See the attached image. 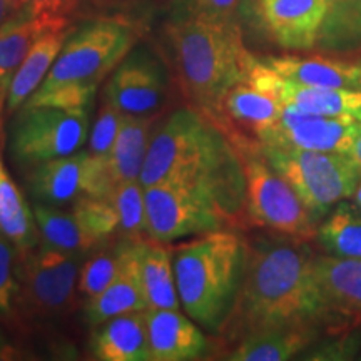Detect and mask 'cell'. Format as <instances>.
<instances>
[{
  "label": "cell",
  "instance_id": "obj_18",
  "mask_svg": "<svg viewBox=\"0 0 361 361\" xmlns=\"http://www.w3.org/2000/svg\"><path fill=\"white\" fill-rule=\"evenodd\" d=\"M264 64L283 79L306 87H345L361 90V66L326 56H271Z\"/></svg>",
  "mask_w": 361,
  "mask_h": 361
},
{
  "label": "cell",
  "instance_id": "obj_11",
  "mask_svg": "<svg viewBox=\"0 0 361 361\" xmlns=\"http://www.w3.org/2000/svg\"><path fill=\"white\" fill-rule=\"evenodd\" d=\"M25 186L35 202L62 207L80 197H109L112 183L107 159L89 151L45 161L25 171Z\"/></svg>",
  "mask_w": 361,
  "mask_h": 361
},
{
  "label": "cell",
  "instance_id": "obj_32",
  "mask_svg": "<svg viewBox=\"0 0 361 361\" xmlns=\"http://www.w3.org/2000/svg\"><path fill=\"white\" fill-rule=\"evenodd\" d=\"M109 200L119 218L117 236L141 239L146 236V194L141 180H126L112 189Z\"/></svg>",
  "mask_w": 361,
  "mask_h": 361
},
{
  "label": "cell",
  "instance_id": "obj_26",
  "mask_svg": "<svg viewBox=\"0 0 361 361\" xmlns=\"http://www.w3.org/2000/svg\"><path fill=\"white\" fill-rule=\"evenodd\" d=\"M0 234L12 241L19 252L32 250L40 243L32 206L25 201L4 162L0 164Z\"/></svg>",
  "mask_w": 361,
  "mask_h": 361
},
{
  "label": "cell",
  "instance_id": "obj_33",
  "mask_svg": "<svg viewBox=\"0 0 361 361\" xmlns=\"http://www.w3.org/2000/svg\"><path fill=\"white\" fill-rule=\"evenodd\" d=\"M72 213L84 228L99 243L117 236L119 218L109 197H80L72 204Z\"/></svg>",
  "mask_w": 361,
  "mask_h": 361
},
{
  "label": "cell",
  "instance_id": "obj_42",
  "mask_svg": "<svg viewBox=\"0 0 361 361\" xmlns=\"http://www.w3.org/2000/svg\"><path fill=\"white\" fill-rule=\"evenodd\" d=\"M329 2V8H335L338 6H341V4H345L346 0H328Z\"/></svg>",
  "mask_w": 361,
  "mask_h": 361
},
{
  "label": "cell",
  "instance_id": "obj_46",
  "mask_svg": "<svg viewBox=\"0 0 361 361\" xmlns=\"http://www.w3.org/2000/svg\"><path fill=\"white\" fill-rule=\"evenodd\" d=\"M96 2H104V0H96Z\"/></svg>",
  "mask_w": 361,
  "mask_h": 361
},
{
  "label": "cell",
  "instance_id": "obj_19",
  "mask_svg": "<svg viewBox=\"0 0 361 361\" xmlns=\"http://www.w3.org/2000/svg\"><path fill=\"white\" fill-rule=\"evenodd\" d=\"M135 243H137V239H130L123 269L117 274L114 281L102 293L90 298L85 303V322L92 328L104 323L106 319L114 318V316L147 310V300L142 286L141 271H139Z\"/></svg>",
  "mask_w": 361,
  "mask_h": 361
},
{
  "label": "cell",
  "instance_id": "obj_27",
  "mask_svg": "<svg viewBox=\"0 0 361 361\" xmlns=\"http://www.w3.org/2000/svg\"><path fill=\"white\" fill-rule=\"evenodd\" d=\"M313 243L324 255L361 259V207L338 202L318 223Z\"/></svg>",
  "mask_w": 361,
  "mask_h": 361
},
{
  "label": "cell",
  "instance_id": "obj_5",
  "mask_svg": "<svg viewBox=\"0 0 361 361\" xmlns=\"http://www.w3.org/2000/svg\"><path fill=\"white\" fill-rule=\"evenodd\" d=\"M245 173V213L247 229L314 241L318 224L293 186L271 166L263 146L252 139L231 141Z\"/></svg>",
  "mask_w": 361,
  "mask_h": 361
},
{
  "label": "cell",
  "instance_id": "obj_16",
  "mask_svg": "<svg viewBox=\"0 0 361 361\" xmlns=\"http://www.w3.org/2000/svg\"><path fill=\"white\" fill-rule=\"evenodd\" d=\"M283 107L281 99L245 78L224 94L213 114L207 117L223 130L229 141H259L261 135L278 123Z\"/></svg>",
  "mask_w": 361,
  "mask_h": 361
},
{
  "label": "cell",
  "instance_id": "obj_29",
  "mask_svg": "<svg viewBox=\"0 0 361 361\" xmlns=\"http://www.w3.org/2000/svg\"><path fill=\"white\" fill-rule=\"evenodd\" d=\"M283 102L308 114L356 117L361 112V90L345 87H306V85H296L286 80Z\"/></svg>",
  "mask_w": 361,
  "mask_h": 361
},
{
  "label": "cell",
  "instance_id": "obj_43",
  "mask_svg": "<svg viewBox=\"0 0 361 361\" xmlns=\"http://www.w3.org/2000/svg\"><path fill=\"white\" fill-rule=\"evenodd\" d=\"M356 123H358V128H360V133H361V112L358 116H356Z\"/></svg>",
  "mask_w": 361,
  "mask_h": 361
},
{
  "label": "cell",
  "instance_id": "obj_37",
  "mask_svg": "<svg viewBox=\"0 0 361 361\" xmlns=\"http://www.w3.org/2000/svg\"><path fill=\"white\" fill-rule=\"evenodd\" d=\"M243 6L245 0H183L178 12L207 20L239 22Z\"/></svg>",
  "mask_w": 361,
  "mask_h": 361
},
{
  "label": "cell",
  "instance_id": "obj_15",
  "mask_svg": "<svg viewBox=\"0 0 361 361\" xmlns=\"http://www.w3.org/2000/svg\"><path fill=\"white\" fill-rule=\"evenodd\" d=\"M313 273L324 326L331 331L361 328V259L316 252Z\"/></svg>",
  "mask_w": 361,
  "mask_h": 361
},
{
  "label": "cell",
  "instance_id": "obj_14",
  "mask_svg": "<svg viewBox=\"0 0 361 361\" xmlns=\"http://www.w3.org/2000/svg\"><path fill=\"white\" fill-rule=\"evenodd\" d=\"M358 134L356 117L308 114L295 106L284 104L278 123L261 135L259 142L263 146L348 154Z\"/></svg>",
  "mask_w": 361,
  "mask_h": 361
},
{
  "label": "cell",
  "instance_id": "obj_35",
  "mask_svg": "<svg viewBox=\"0 0 361 361\" xmlns=\"http://www.w3.org/2000/svg\"><path fill=\"white\" fill-rule=\"evenodd\" d=\"M19 251L12 241L0 234V316L11 318L16 306L19 279H17Z\"/></svg>",
  "mask_w": 361,
  "mask_h": 361
},
{
  "label": "cell",
  "instance_id": "obj_38",
  "mask_svg": "<svg viewBox=\"0 0 361 361\" xmlns=\"http://www.w3.org/2000/svg\"><path fill=\"white\" fill-rule=\"evenodd\" d=\"M17 13H20L17 0H0V25L6 24L7 20H11Z\"/></svg>",
  "mask_w": 361,
  "mask_h": 361
},
{
  "label": "cell",
  "instance_id": "obj_40",
  "mask_svg": "<svg viewBox=\"0 0 361 361\" xmlns=\"http://www.w3.org/2000/svg\"><path fill=\"white\" fill-rule=\"evenodd\" d=\"M11 346H8V343L6 341V338L2 336V333H0V360H7L11 358Z\"/></svg>",
  "mask_w": 361,
  "mask_h": 361
},
{
  "label": "cell",
  "instance_id": "obj_4",
  "mask_svg": "<svg viewBox=\"0 0 361 361\" xmlns=\"http://www.w3.org/2000/svg\"><path fill=\"white\" fill-rule=\"evenodd\" d=\"M246 250V236L231 228L197 234L173 247L180 308L213 335H219L236 301Z\"/></svg>",
  "mask_w": 361,
  "mask_h": 361
},
{
  "label": "cell",
  "instance_id": "obj_9",
  "mask_svg": "<svg viewBox=\"0 0 361 361\" xmlns=\"http://www.w3.org/2000/svg\"><path fill=\"white\" fill-rule=\"evenodd\" d=\"M89 137V109L22 106L8 124V154L20 169L75 154Z\"/></svg>",
  "mask_w": 361,
  "mask_h": 361
},
{
  "label": "cell",
  "instance_id": "obj_20",
  "mask_svg": "<svg viewBox=\"0 0 361 361\" xmlns=\"http://www.w3.org/2000/svg\"><path fill=\"white\" fill-rule=\"evenodd\" d=\"M71 32V27H57V29L44 32L35 40V44L30 47L29 54L8 82L6 107H4V114L7 117L16 114L42 85Z\"/></svg>",
  "mask_w": 361,
  "mask_h": 361
},
{
  "label": "cell",
  "instance_id": "obj_8",
  "mask_svg": "<svg viewBox=\"0 0 361 361\" xmlns=\"http://www.w3.org/2000/svg\"><path fill=\"white\" fill-rule=\"evenodd\" d=\"M84 256L57 250L42 241L32 250L19 252V291L13 314L20 313L17 316L30 322H49L71 313L75 306V288Z\"/></svg>",
  "mask_w": 361,
  "mask_h": 361
},
{
  "label": "cell",
  "instance_id": "obj_28",
  "mask_svg": "<svg viewBox=\"0 0 361 361\" xmlns=\"http://www.w3.org/2000/svg\"><path fill=\"white\" fill-rule=\"evenodd\" d=\"M35 223H37L40 241L57 250L89 255L94 247L101 245L97 239L84 231V228L72 211H62L61 207L32 202Z\"/></svg>",
  "mask_w": 361,
  "mask_h": 361
},
{
  "label": "cell",
  "instance_id": "obj_30",
  "mask_svg": "<svg viewBox=\"0 0 361 361\" xmlns=\"http://www.w3.org/2000/svg\"><path fill=\"white\" fill-rule=\"evenodd\" d=\"M129 243L130 239L109 238L89 252L80 266L78 281V291L85 301L102 293L117 278L123 269Z\"/></svg>",
  "mask_w": 361,
  "mask_h": 361
},
{
  "label": "cell",
  "instance_id": "obj_6",
  "mask_svg": "<svg viewBox=\"0 0 361 361\" xmlns=\"http://www.w3.org/2000/svg\"><path fill=\"white\" fill-rule=\"evenodd\" d=\"M137 25L124 19H99L72 29L37 90L62 85H96L111 74L139 40Z\"/></svg>",
  "mask_w": 361,
  "mask_h": 361
},
{
  "label": "cell",
  "instance_id": "obj_25",
  "mask_svg": "<svg viewBox=\"0 0 361 361\" xmlns=\"http://www.w3.org/2000/svg\"><path fill=\"white\" fill-rule=\"evenodd\" d=\"M57 27L69 25H49L25 13H17L6 24L0 25V116L6 107L7 87L12 75L19 69L35 40L44 32Z\"/></svg>",
  "mask_w": 361,
  "mask_h": 361
},
{
  "label": "cell",
  "instance_id": "obj_21",
  "mask_svg": "<svg viewBox=\"0 0 361 361\" xmlns=\"http://www.w3.org/2000/svg\"><path fill=\"white\" fill-rule=\"evenodd\" d=\"M89 348L101 361H149L146 311L114 316L94 326Z\"/></svg>",
  "mask_w": 361,
  "mask_h": 361
},
{
  "label": "cell",
  "instance_id": "obj_23",
  "mask_svg": "<svg viewBox=\"0 0 361 361\" xmlns=\"http://www.w3.org/2000/svg\"><path fill=\"white\" fill-rule=\"evenodd\" d=\"M157 116L124 114L121 130L107 157V168L114 186L126 180H139L151 144Z\"/></svg>",
  "mask_w": 361,
  "mask_h": 361
},
{
  "label": "cell",
  "instance_id": "obj_1",
  "mask_svg": "<svg viewBox=\"0 0 361 361\" xmlns=\"http://www.w3.org/2000/svg\"><path fill=\"white\" fill-rule=\"evenodd\" d=\"M313 245L269 231L247 239L241 288L219 331L229 350L268 329L324 326L313 273L318 251Z\"/></svg>",
  "mask_w": 361,
  "mask_h": 361
},
{
  "label": "cell",
  "instance_id": "obj_41",
  "mask_svg": "<svg viewBox=\"0 0 361 361\" xmlns=\"http://www.w3.org/2000/svg\"><path fill=\"white\" fill-rule=\"evenodd\" d=\"M353 201H355V204L356 206H360L361 207V179H360V183H358V186H356V189H355V192H353Z\"/></svg>",
  "mask_w": 361,
  "mask_h": 361
},
{
  "label": "cell",
  "instance_id": "obj_17",
  "mask_svg": "<svg viewBox=\"0 0 361 361\" xmlns=\"http://www.w3.org/2000/svg\"><path fill=\"white\" fill-rule=\"evenodd\" d=\"M149 361L197 360L207 351L202 328L179 310H146Z\"/></svg>",
  "mask_w": 361,
  "mask_h": 361
},
{
  "label": "cell",
  "instance_id": "obj_45",
  "mask_svg": "<svg viewBox=\"0 0 361 361\" xmlns=\"http://www.w3.org/2000/svg\"><path fill=\"white\" fill-rule=\"evenodd\" d=\"M2 162H4V161H2V154H0V164H2Z\"/></svg>",
  "mask_w": 361,
  "mask_h": 361
},
{
  "label": "cell",
  "instance_id": "obj_31",
  "mask_svg": "<svg viewBox=\"0 0 361 361\" xmlns=\"http://www.w3.org/2000/svg\"><path fill=\"white\" fill-rule=\"evenodd\" d=\"M318 44L328 51H346L361 45V0H346L329 8Z\"/></svg>",
  "mask_w": 361,
  "mask_h": 361
},
{
  "label": "cell",
  "instance_id": "obj_39",
  "mask_svg": "<svg viewBox=\"0 0 361 361\" xmlns=\"http://www.w3.org/2000/svg\"><path fill=\"white\" fill-rule=\"evenodd\" d=\"M348 156L353 159V162L356 164V168L360 169V174H361V133L356 135L353 146L348 151Z\"/></svg>",
  "mask_w": 361,
  "mask_h": 361
},
{
  "label": "cell",
  "instance_id": "obj_44",
  "mask_svg": "<svg viewBox=\"0 0 361 361\" xmlns=\"http://www.w3.org/2000/svg\"><path fill=\"white\" fill-rule=\"evenodd\" d=\"M356 61H358V64L361 66V57H358V59H356Z\"/></svg>",
  "mask_w": 361,
  "mask_h": 361
},
{
  "label": "cell",
  "instance_id": "obj_24",
  "mask_svg": "<svg viewBox=\"0 0 361 361\" xmlns=\"http://www.w3.org/2000/svg\"><path fill=\"white\" fill-rule=\"evenodd\" d=\"M319 328L288 326L246 336L228 351L233 361H284L301 353L314 341Z\"/></svg>",
  "mask_w": 361,
  "mask_h": 361
},
{
  "label": "cell",
  "instance_id": "obj_12",
  "mask_svg": "<svg viewBox=\"0 0 361 361\" xmlns=\"http://www.w3.org/2000/svg\"><path fill=\"white\" fill-rule=\"evenodd\" d=\"M169 96V75L154 52L135 45L111 72L102 99L128 116H157Z\"/></svg>",
  "mask_w": 361,
  "mask_h": 361
},
{
  "label": "cell",
  "instance_id": "obj_22",
  "mask_svg": "<svg viewBox=\"0 0 361 361\" xmlns=\"http://www.w3.org/2000/svg\"><path fill=\"white\" fill-rule=\"evenodd\" d=\"M147 310H180L173 247L144 236L135 243Z\"/></svg>",
  "mask_w": 361,
  "mask_h": 361
},
{
  "label": "cell",
  "instance_id": "obj_36",
  "mask_svg": "<svg viewBox=\"0 0 361 361\" xmlns=\"http://www.w3.org/2000/svg\"><path fill=\"white\" fill-rule=\"evenodd\" d=\"M20 13L49 25H69L82 0H17Z\"/></svg>",
  "mask_w": 361,
  "mask_h": 361
},
{
  "label": "cell",
  "instance_id": "obj_13",
  "mask_svg": "<svg viewBox=\"0 0 361 361\" xmlns=\"http://www.w3.org/2000/svg\"><path fill=\"white\" fill-rule=\"evenodd\" d=\"M247 13L268 40L284 51H308L319 42L328 0H245Z\"/></svg>",
  "mask_w": 361,
  "mask_h": 361
},
{
  "label": "cell",
  "instance_id": "obj_7",
  "mask_svg": "<svg viewBox=\"0 0 361 361\" xmlns=\"http://www.w3.org/2000/svg\"><path fill=\"white\" fill-rule=\"evenodd\" d=\"M263 146V144H261ZM274 169L283 176L318 224L333 206L353 196L361 174L345 152L263 146Z\"/></svg>",
  "mask_w": 361,
  "mask_h": 361
},
{
  "label": "cell",
  "instance_id": "obj_3",
  "mask_svg": "<svg viewBox=\"0 0 361 361\" xmlns=\"http://www.w3.org/2000/svg\"><path fill=\"white\" fill-rule=\"evenodd\" d=\"M176 75L191 106L211 116L226 92L246 78L255 56L239 22L207 20L176 12L168 30Z\"/></svg>",
  "mask_w": 361,
  "mask_h": 361
},
{
  "label": "cell",
  "instance_id": "obj_10",
  "mask_svg": "<svg viewBox=\"0 0 361 361\" xmlns=\"http://www.w3.org/2000/svg\"><path fill=\"white\" fill-rule=\"evenodd\" d=\"M146 236L157 243L179 241L216 229H236L209 191L183 180L144 188Z\"/></svg>",
  "mask_w": 361,
  "mask_h": 361
},
{
  "label": "cell",
  "instance_id": "obj_34",
  "mask_svg": "<svg viewBox=\"0 0 361 361\" xmlns=\"http://www.w3.org/2000/svg\"><path fill=\"white\" fill-rule=\"evenodd\" d=\"M123 112H119L114 106L106 102L102 99V106L97 112L96 121H94L92 129L89 134V149L87 151L92 156L107 159L114 146L117 134L123 124Z\"/></svg>",
  "mask_w": 361,
  "mask_h": 361
},
{
  "label": "cell",
  "instance_id": "obj_2",
  "mask_svg": "<svg viewBox=\"0 0 361 361\" xmlns=\"http://www.w3.org/2000/svg\"><path fill=\"white\" fill-rule=\"evenodd\" d=\"M144 188L162 180L197 184L214 196L236 229H247L245 173L233 142L191 106L176 109L154 129L141 173Z\"/></svg>",
  "mask_w": 361,
  "mask_h": 361
}]
</instances>
